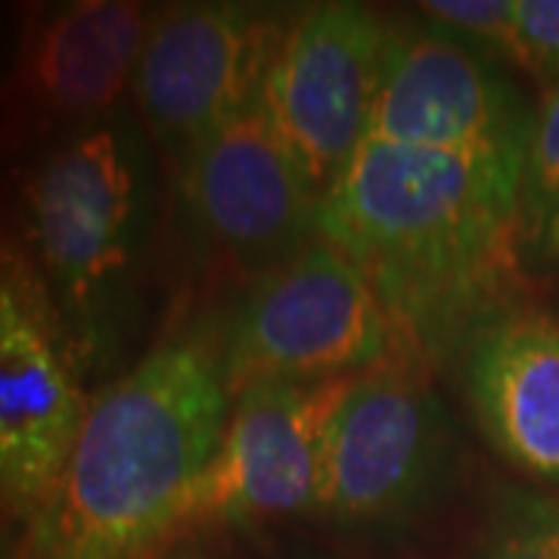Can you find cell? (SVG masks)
<instances>
[{
  "instance_id": "6da1fadb",
  "label": "cell",
  "mask_w": 559,
  "mask_h": 559,
  "mask_svg": "<svg viewBox=\"0 0 559 559\" xmlns=\"http://www.w3.org/2000/svg\"><path fill=\"white\" fill-rule=\"evenodd\" d=\"M516 190V165L367 140L320 200L318 237L358 267L419 355L457 360L503 311L520 259Z\"/></svg>"
},
{
  "instance_id": "7a4b0ae2",
  "label": "cell",
  "mask_w": 559,
  "mask_h": 559,
  "mask_svg": "<svg viewBox=\"0 0 559 559\" xmlns=\"http://www.w3.org/2000/svg\"><path fill=\"white\" fill-rule=\"evenodd\" d=\"M230 392L197 342L168 340L91 401L20 559H153L190 528Z\"/></svg>"
},
{
  "instance_id": "3957f363",
  "label": "cell",
  "mask_w": 559,
  "mask_h": 559,
  "mask_svg": "<svg viewBox=\"0 0 559 559\" xmlns=\"http://www.w3.org/2000/svg\"><path fill=\"white\" fill-rule=\"evenodd\" d=\"M159 193L156 143L131 106L32 150L10 234L38 267L84 380L138 330L140 271Z\"/></svg>"
},
{
  "instance_id": "277c9868",
  "label": "cell",
  "mask_w": 559,
  "mask_h": 559,
  "mask_svg": "<svg viewBox=\"0 0 559 559\" xmlns=\"http://www.w3.org/2000/svg\"><path fill=\"white\" fill-rule=\"evenodd\" d=\"M399 330L336 246L314 240L249 283L215 364L230 399L267 382L360 377L395 355Z\"/></svg>"
},
{
  "instance_id": "5b68a950",
  "label": "cell",
  "mask_w": 559,
  "mask_h": 559,
  "mask_svg": "<svg viewBox=\"0 0 559 559\" xmlns=\"http://www.w3.org/2000/svg\"><path fill=\"white\" fill-rule=\"evenodd\" d=\"M91 401L38 267L0 227V520L25 528L38 516Z\"/></svg>"
},
{
  "instance_id": "8992f818",
  "label": "cell",
  "mask_w": 559,
  "mask_h": 559,
  "mask_svg": "<svg viewBox=\"0 0 559 559\" xmlns=\"http://www.w3.org/2000/svg\"><path fill=\"white\" fill-rule=\"evenodd\" d=\"M296 16L234 0L156 7L131 84V109L175 168L259 100Z\"/></svg>"
},
{
  "instance_id": "52a82bcc",
  "label": "cell",
  "mask_w": 559,
  "mask_h": 559,
  "mask_svg": "<svg viewBox=\"0 0 559 559\" xmlns=\"http://www.w3.org/2000/svg\"><path fill=\"white\" fill-rule=\"evenodd\" d=\"M392 25L364 3L330 0L293 20L259 100L323 200L367 143Z\"/></svg>"
},
{
  "instance_id": "ba28073f",
  "label": "cell",
  "mask_w": 559,
  "mask_h": 559,
  "mask_svg": "<svg viewBox=\"0 0 559 559\" xmlns=\"http://www.w3.org/2000/svg\"><path fill=\"white\" fill-rule=\"evenodd\" d=\"M451 460L439 395L389 360L352 382L326 432L318 516L340 525L401 520L432 495Z\"/></svg>"
},
{
  "instance_id": "9c48e42d",
  "label": "cell",
  "mask_w": 559,
  "mask_h": 559,
  "mask_svg": "<svg viewBox=\"0 0 559 559\" xmlns=\"http://www.w3.org/2000/svg\"><path fill=\"white\" fill-rule=\"evenodd\" d=\"M156 7L72 0L40 7L0 84V146H32L131 106V84Z\"/></svg>"
},
{
  "instance_id": "30bf717a",
  "label": "cell",
  "mask_w": 559,
  "mask_h": 559,
  "mask_svg": "<svg viewBox=\"0 0 559 559\" xmlns=\"http://www.w3.org/2000/svg\"><path fill=\"white\" fill-rule=\"evenodd\" d=\"M535 109L500 60L432 25L392 28L367 140L463 153L522 171Z\"/></svg>"
},
{
  "instance_id": "8fae6325",
  "label": "cell",
  "mask_w": 559,
  "mask_h": 559,
  "mask_svg": "<svg viewBox=\"0 0 559 559\" xmlns=\"http://www.w3.org/2000/svg\"><path fill=\"white\" fill-rule=\"evenodd\" d=\"M178 178L197 234L252 280L318 237V193L261 100L205 140Z\"/></svg>"
},
{
  "instance_id": "7c38bea8",
  "label": "cell",
  "mask_w": 559,
  "mask_h": 559,
  "mask_svg": "<svg viewBox=\"0 0 559 559\" xmlns=\"http://www.w3.org/2000/svg\"><path fill=\"white\" fill-rule=\"evenodd\" d=\"M352 382H267L234 395L218 451L197 481L190 528L318 513L326 432Z\"/></svg>"
},
{
  "instance_id": "4fadbf2b",
  "label": "cell",
  "mask_w": 559,
  "mask_h": 559,
  "mask_svg": "<svg viewBox=\"0 0 559 559\" xmlns=\"http://www.w3.org/2000/svg\"><path fill=\"white\" fill-rule=\"evenodd\" d=\"M481 432L516 469L559 485V320L500 311L460 348Z\"/></svg>"
},
{
  "instance_id": "5bb4252c",
  "label": "cell",
  "mask_w": 559,
  "mask_h": 559,
  "mask_svg": "<svg viewBox=\"0 0 559 559\" xmlns=\"http://www.w3.org/2000/svg\"><path fill=\"white\" fill-rule=\"evenodd\" d=\"M520 255L559 264V84L535 106L516 190Z\"/></svg>"
},
{
  "instance_id": "9a60e30c",
  "label": "cell",
  "mask_w": 559,
  "mask_h": 559,
  "mask_svg": "<svg viewBox=\"0 0 559 559\" xmlns=\"http://www.w3.org/2000/svg\"><path fill=\"white\" fill-rule=\"evenodd\" d=\"M481 559H559V500L503 488L488 516Z\"/></svg>"
},
{
  "instance_id": "2e32d148",
  "label": "cell",
  "mask_w": 559,
  "mask_h": 559,
  "mask_svg": "<svg viewBox=\"0 0 559 559\" xmlns=\"http://www.w3.org/2000/svg\"><path fill=\"white\" fill-rule=\"evenodd\" d=\"M419 20L495 60H510L516 0H426L417 3Z\"/></svg>"
},
{
  "instance_id": "e0dca14e",
  "label": "cell",
  "mask_w": 559,
  "mask_h": 559,
  "mask_svg": "<svg viewBox=\"0 0 559 559\" xmlns=\"http://www.w3.org/2000/svg\"><path fill=\"white\" fill-rule=\"evenodd\" d=\"M510 62L550 91L559 84V0H516Z\"/></svg>"
},
{
  "instance_id": "ac0fdd59",
  "label": "cell",
  "mask_w": 559,
  "mask_h": 559,
  "mask_svg": "<svg viewBox=\"0 0 559 559\" xmlns=\"http://www.w3.org/2000/svg\"><path fill=\"white\" fill-rule=\"evenodd\" d=\"M22 525L10 520H0V559H20Z\"/></svg>"
}]
</instances>
